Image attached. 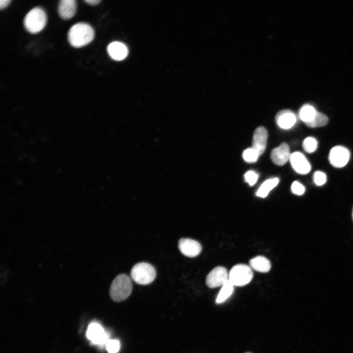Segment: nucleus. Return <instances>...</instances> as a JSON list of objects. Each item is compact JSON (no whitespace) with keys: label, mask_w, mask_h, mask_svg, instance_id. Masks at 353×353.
Wrapping results in <instances>:
<instances>
[{"label":"nucleus","mask_w":353,"mask_h":353,"mask_svg":"<svg viewBox=\"0 0 353 353\" xmlns=\"http://www.w3.org/2000/svg\"><path fill=\"white\" fill-rule=\"evenodd\" d=\"M92 27L85 23H78L69 30L67 35L70 44L75 48L84 47L90 43L94 38Z\"/></svg>","instance_id":"f257e3e1"},{"label":"nucleus","mask_w":353,"mask_h":353,"mask_svg":"<svg viewBox=\"0 0 353 353\" xmlns=\"http://www.w3.org/2000/svg\"><path fill=\"white\" fill-rule=\"evenodd\" d=\"M132 289L130 277L126 274H120L111 283L109 290L110 296L115 302L123 301L130 295Z\"/></svg>","instance_id":"f03ea898"},{"label":"nucleus","mask_w":353,"mask_h":353,"mask_svg":"<svg viewBox=\"0 0 353 353\" xmlns=\"http://www.w3.org/2000/svg\"><path fill=\"white\" fill-rule=\"evenodd\" d=\"M46 23V14L43 9L39 7L31 9L24 19L25 28L32 34H36L41 31Z\"/></svg>","instance_id":"7ed1b4c3"},{"label":"nucleus","mask_w":353,"mask_h":353,"mask_svg":"<svg viewBox=\"0 0 353 353\" xmlns=\"http://www.w3.org/2000/svg\"><path fill=\"white\" fill-rule=\"evenodd\" d=\"M156 274L155 269L151 265L146 262H139L133 266L130 276L136 283L147 285L154 280Z\"/></svg>","instance_id":"20e7f679"},{"label":"nucleus","mask_w":353,"mask_h":353,"mask_svg":"<svg viewBox=\"0 0 353 353\" xmlns=\"http://www.w3.org/2000/svg\"><path fill=\"white\" fill-rule=\"evenodd\" d=\"M253 277L251 267L243 264L234 265L228 274V280L234 286H243Z\"/></svg>","instance_id":"39448f33"},{"label":"nucleus","mask_w":353,"mask_h":353,"mask_svg":"<svg viewBox=\"0 0 353 353\" xmlns=\"http://www.w3.org/2000/svg\"><path fill=\"white\" fill-rule=\"evenodd\" d=\"M86 335L87 338L92 344L101 348L105 347L106 343L110 339L109 333L97 322H92L89 325Z\"/></svg>","instance_id":"423d86ee"},{"label":"nucleus","mask_w":353,"mask_h":353,"mask_svg":"<svg viewBox=\"0 0 353 353\" xmlns=\"http://www.w3.org/2000/svg\"><path fill=\"white\" fill-rule=\"evenodd\" d=\"M350 152L349 150L342 146H336L330 151L328 159L332 166L335 168H342L349 162Z\"/></svg>","instance_id":"0eeeda50"},{"label":"nucleus","mask_w":353,"mask_h":353,"mask_svg":"<svg viewBox=\"0 0 353 353\" xmlns=\"http://www.w3.org/2000/svg\"><path fill=\"white\" fill-rule=\"evenodd\" d=\"M228 281V274L227 269L222 266H217L207 275L205 283L210 288L223 286Z\"/></svg>","instance_id":"6e6552de"},{"label":"nucleus","mask_w":353,"mask_h":353,"mask_svg":"<svg viewBox=\"0 0 353 353\" xmlns=\"http://www.w3.org/2000/svg\"><path fill=\"white\" fill-rule=\"evenodd\" d=\"M178 247L180 252L189 257H196L202 251L201 244L198 241L190 238L180 239Z\"/></svg>","instance_id":"1a4fd4ad"},{"label":"nucleus","mask_w":353,"mask_h":353,"mask_svg":"<svg viewBox=\"0 0 353 353\" xmlns=\"http://www.w3.org/2000/svg\"><path fill=\"white\" fill-rule=\"evenodd\" d=\"M289 160L293 169L298 174L305 175L311 170V165L305 156L301 152L292 153Z\"/></svg>","instance_id":"9d476101"},{"label":"nucleus","mask_w":353,"mask_h":353,"mask_svg":"<svg viewBox=\"0 0 353 353\" xmlns=\"http://www.w3.org/2000/svg\"><path fill=\"white\" fill-rule=\"evenodd\" d=\"M290 155L288 145L285 143H282L272 151L271 158L276 165L282 166L289 160Z\"/></svg>","instance_id":"9b49d317"},{"label":"nucleus","mask_w":353,"mask_h":353,"mask_svg":"<svg viewBox=\"0 0 353 353\" xmlns=\"http://www.w3.org/2000/svg\"><path fill=\"white\" fill-rule=\"evenodd\" d=\"M268 138V133L263 126L256 128L252 137V148L255 150L260 155L265 151Z\"/></svg>","instance_id":"f8f14e48"},{"label":"nucleus","mask_w":353,"mask_h":353,"mask_svg":"<svg viewBox=\"0 0 353 353\" xmlns=\"http://www.w3.org/2000/svg\"><path fill=\"white\" fill-rule=\"evenodd\" d=\"M275 120L277 124L280 128L288 129L295 125L297 117L292 111L284 109L279 111L277 114Z\"/></svg>","instance_id":"ddd939ff"},{"label":"nucleus","mask_w":353,"mask_h":353,"mask_svg":"<svg viewBox=\"0 0 353 353\" xmlns=\"http://www.w3.org/2000/svg\"><path fill=\"white\" fill-rule=\"evenodd\" d=\"M107 50L110 56L117 61L124 59L128 53L126 46L119 41H114L110 43L107 46Z\"/></svg>","instance_id":"4468645a"},{"label":"nucleus","mask_w":353,"mask_h":353,"mask_svg":"<svg viewBox=\"0 0 353 353\" xmlns=\"http://www.w3.org/2000/svg\"><path fill=\"white\" fill-rule=\"evenodd\" d=\"M76 3L75 0H62L59 2L58 12L60 17L64 20H69L75 14Z\"/></svg>","instance_id":"2eb2a0df"},{"label":"nucleus","mask_w":353,"mask_h":353,"mask_svg":"<svg viewBox=\"0 0 353 353\" xmlns=\"http://www.w3.org/2000/svg\"><path fill=\"white\" fill-rule=\"evenodd\" d=\"M251 268L261 273H267L271 268L270 261L263 256H257L250 260Z\"/></svg>","instance_id":"dca6fc26"},{"label":"nucleus","mask_w":353,"mask_h":353,"mask_svg":"<svg viewBox=\"0 0 353 353\" xmlns=\"http://www.w3.org/2000/svg\"><path fill=\"white\" fill-rule=\"evenodd\" d=\"M317 112V111L312 105L309 104H305L300 109L299 118L306 124L314 119Z\"/></svg>","instance_id":"f3484780"},{"label":"nucleus","mask_w":353,"mask_h":353,"mask_svg":"<svg viewBox=\"0 0 353 353\" xmlns=\"http://www.w3.org/2000/svg\"><path fill=\"white\" fill-rule=\"evenodd\" d=\"M279 182L277 177L270 178L265 181L256 192V195L261 198L266 197L270 191L275 188Z\"/></svg>","instance_id":"a211bd4d"},{"label":"nucleus","mask_w":353,"mask_h":353,"mask_svg":"<svg viewBox=\"0 0 353 353\" xmlns=\"http://www.w3.org/2000/svg\"><path fill=\"white\" fill-rule=\"evenodd\" d=\"M234 286L229 281L224 284L220 290L216 300L217 303L224 302L232 293Z\"/></svg>","instance_id":"6ab92c4d"},{"label":"nucleus","mask_w":353,"mask_h":353,"mask_svg":"<svg viewBox=\"0 0 353 353\" xmlns=\"http://www.w3.org/2000/svg\"><path fill=\"white\" fill-rule=\"evenodd\" d=\"M328 122V119L326 115L317 111L314 119L305 125L310 128H315L326 126Z\"/></svg>","instance_id":"aec40b11"},{"label":"nucleus","mask_w":353,"mask_h":353,"mask_svg":"<svg viewBox=\"0 0 353 353\" xmlns=\"http://www.w3.org/2000/svg\"><path fill=\"white\" fill-rule=\"evenodd\" d=\"M318 147L316 139L313 137H307L303 142V147L304 150L308 153L314 152Z\"/></svg>","instance_id":"412c9836"},{"label":"nucleus","mask_w":353,"mask_h":353,"mask_svg":"<svg viewBox=\"0 0 353 353\" xmlns=\"http://www.w3.org/2000/svg\"><path fill=\"white\" fill-rule=\"evenodd\" d=\"M259 156L258 152L252 147L246 149L243 153L244 160L249 163L256 162Z\"/></svg>","instance_id":"4be33fe9"},{"label":"nucleus","mask_w":353,"mask_h":353,"mask_svg":"<svg viewBox=\"0 0 353 353\" xmlns=\"http://www.w3.org/2000/svg\"><path fill=\"white\" fill-rule=\"evenodd\" d=\"M105 347L108 353H118L121 347L120 342L117 339H110Z\"/></svg>","instance_id":"5701e85b"},{"label":"nucleus","mask_w":353,"mask_h":353,"mask_svg":"<svg viewBox=\"0 0 353 353\" xmlns=\"http://www.w3.org/2000/svg\"><path fill=\"white\" fill-rule=\"evenodd\" d=\"M314 183L319 186L323 185L327 181L326 175L323 172H315L313 176Z\"/></svg>","instance_id":"b1692460"},{"label":"nucleus","mask_w":353,"mask_h":353,"mask_svg":"<svg viewBox=\"0 0 353 353\" xmlns=\"http://www.w3.org/2000/svg\"><path fill=\"white\" fill-rule=\"evenodd\" d=\"M258 175L253 171H249L244 175L245 181L250 186L253 185L257 180Z\"/></svg>","instance_id":"393cba45"},{"label":"nucleus","mask_w":353,"mask_h":353,"mask_svg":"<svg viewBox=\"0 0 353 353\" xmlns=\"http://www.w3.org/2000/svg\"><path fill=\"white\" fill-rule=\"evenodd\" d=\"M292 192L297 195H302L305 192V187L297 181L293 182L291 185Z\"/></svg>","instance_id":"a878e982"},{"label":"nucleus","mask_w":353,"mask_h":353,"mask_svg":"<svg viewBox=\"0 0 353 353\" xmlns=\"http://www.w3.org/2000/svg\"><path fill=\"white\" fill-rule=\"evenodd\" d=\"M11 2L10 0H1L0 1V8L1 10L7 7Z\"/></svg>","instance_id":"bb28decb"},{"label":"nucleus","mask_w":353,"mask_h":353,"mask_svg":"<svg viewBox=\"0 0 353 353\" xmlns=\"http://www.w3.org/2000/svg\"><path fill=\"white\" fill-rule=\"evenodd\" d=\"M85 2L90 5H96L98 4L101 1L100 0H85Z\"/></svg>","instance_id":"cd10ccee"},{"label":"nucleus","mask_w":353,"mask_h":353,"mask_svg":"<svg viewBox=\"0 0 353 353\" xmlns=\"http://www.w3.org/2000/svg\"><path fill=\"white\" fill-rule=\"evenodd\" d=\"M352 219L353 220V210H352Z\"/></svg>","instance_id":"c85d7f7f"},{"label":"nucleus","mask_w":353,"mask_h":353,"mask_svg":"<svg viewBox=\"0 0 353 353\" xmlns=\"http://www.w3.org/2000/svg\"></svg>","instance_id":"c756f323"}]
</instances>
